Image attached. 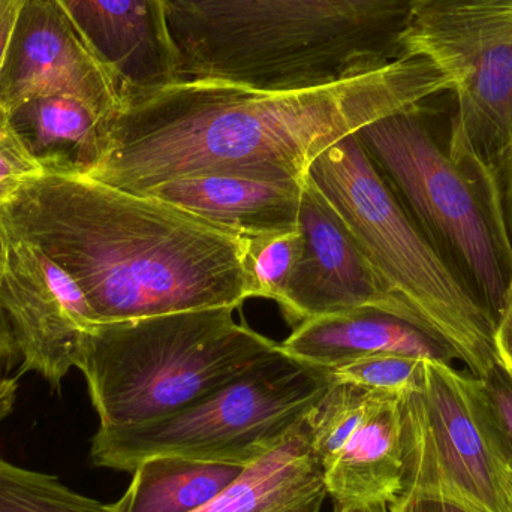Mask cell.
Segmentation results:
<instances>
[{"label":"cell","instance_id":"cell-1","mask_svg":"<svg viewBox=\"0 0 512 512\" xmlns=\"http://www.w3.org/2000/svg\"><path fill=\"white\" fill-rule=\"evenodd\" d=\"M453 87L423 56L306 89L180 78L123 99L86 176L134 194L201 173L303 180L334 144Z\"/></svg>","mask_w":512,"mask_h":512},{"label":"cell","instance_id":"cell-2","mask_svg":"<svg viewBox=\"0 0 512 512\" xmlns=\"http://www.w3.org/2000/svg\"><path fill=\"white\" fill-rule=\"evenodd\" d=\"M0 231L57 262L98 324L252 298L245 237L87 176L30 179L0 206Z\"/></svg>","mask_w":512,"mask_h":512},{"label":"cell","instance_id":"cell-3","mask_svg":"<svg viewBox=\"0 0 512 512\" xmlns=\"http://www.w3.org/2000/svg\"><path fill=\"white\" fill-rule=\"evenodd\" d=\"M180 78L324 86L403 57L427 0H165Z\"/></svg>","mask_w":512,"mask_h":512},{"label":"cell","instance_id":"cell-4","mask_svg":"<svg viewBox=\"0 0 512 512\" xmlns=\"http://www.w3.org/2000/svg\"><path fill=\"white\" fill-rule=\"evenodd\" d=\"M233 307L95 324L80 370L99 429L161 420L283 355Z\"/></svg>","mask_w":512,"mask_h":512},{"label":"cell","instance_id":"cell-5","mask_svg":"<svg viewBox=\"0 0 512 512\" xmlns=\"http://www.w3.org/2000/svg\"><path fill=\"white\" fill-rule=\"evenodd\" d=\"M432 98L357 132L412 221L469 294L498 319L512 282V248L492 168L436 131Z\"/></svg>","mask_w":512,"mask_h":512},{"label":"cell","instance_id":"cell-6","mask_svg":"<svg viewBox=\"0 0 512 512\" xmlns=\"http://www.w3.org/2000/svg\"><path fill=\"white\" fill-rule=\"evenodd\" d=\"M309 177L412 324L447 343L472 376L487 375L496 364L495 322L412 221L357 134L325 150Z\"/></svg>","mask_w":512,"mask_h":512},{"label":"cell","instance_id":"cell-7","mask_svg":"<svg viewBox=\"0 0 512 512\" xmlns=\"http://www.w3.org/2000/svg\"><path fill=\"white\" fill-rule=\"evenodd\" d=\"M330 385L327 370L283 352L176 414L98 429L90 459L98 468L129 474L155 457L251 468L298 429Z\"/></svg>","mask_w":512,"mask_h":512},{"label":"cell","instance_id":"cell-8","mask_svg":"<svg viewBox=\"0 0 512 512\" xmlns=\"http://www.w3.org/2000/svg\"><path fill=\"white\" fill-rule=\"evenodd\" d=\"M402 51L453 80L450 135L492 168L512 144V0H427Z\"/></svg>","mask_w":512,"mask_h":512},{"label":"cell","instance_id":"cell-9","mask_svg":"<svg viewBox=\"0 0 512 512\" xmlns=\"http://www.w3.org/2000/svg\"><path fill=\"white\" fill-rule=\"evenodd\" d=\"M408 493L450 499L474 512L510 510V466L499 450L475 376L426 361L423 388L409 394Z\"/></svg>","mask_w":512,"mask_h":512},{"label":"cell","instance_id":"cell-10","mask_svg":"<svg viewBox=\"0 0 512 512\" xmlns=\"http://www.w3.org/2000/svg\"><path fill=\"white\" fill-rule=\"evenodd\" d=\"M409 394L331 382L304 417L310 451L336 507H384L405 493Z\"/></svg>","mask_w":512,"mask_h":512},{"label":"cell","instance_id":"cell-11","mask_svg":"<svg viewBox=\"0 0 512 512\" xmlns=\"http://www.w3.org/2000/svg\"><path fill=\"white\" fill-rule=\"evenodd\" d=\"M5 265L0 277V312L11 322L21 373L41 375L54 391L72 367H80L96 322L78 283L35 246L3 233Z\"/></svg>","mask_w":512,"mask_h":512},{"label":"cell","instance_id":"cell-12","mask_svg":"<svg viewBox=\"0 0 512 512\" xmlns=\"http://www.w3.org/2000/svg\"><path fill=\"white\" fill-rule=\"evenodd\" d=\"M69 96L111 120L123 92L107 66L78 35L54 0H26L0 71V105Z\"/></svg>","mask_w":512,"mask_h":512},{"label":"cell","instance_id":"cell-13","mask_svg":"<svg viewBox=\"0 0 512 512\" xmlns=\"http://www.w3.org/2000/svg\"><path fill=\"white\" fill-rule=\"evenodd\" d=\"M298 228L304 239L303 254L279 304L291 324L354 309L381 310L412 324L405 307L309 176L304 183Z\"/></svg>","mask_w":512,"mask_h":512},{"label":"cell","instance_id":"cell-14","mask_svg":"<svg viewBox=\"0 0 512 512\" xmlns=\"http://www.w3.org/2000/svg\"><path fill=\"white\" fill-rule=\"evenodd\" d=\"M90 50L131 93L180 80L165 0H54Z\"/></svg>","mask_w":512,"mask_h":512},{"label":"cell","instance_id":"cell-15","mask_svg":"<svg viewBox=\"0 0 512 512\" xmlns=\"http://www.w3.org/2000/svg\"><path fill=\"white\" fill-rule=\"evenodd\" d=\"M306 179H268L239 173L189 174L140 194L173 204L222 230L251 239L298 228Z\"/></svg>","mask_w":512,"mask_h":512},{"label":"cell","instance_id":"cell-16","mask_svg":"<svg viewBox=\"0 0 512 512\" xmlns=\"http://www.w3.org/2000/svg\"><path fill=\"white\" fill-rule=\"evenodd\" d=\"M288 357L330 370L369 355L396 354L451 363L447 343L406 319L375 309H354L313 316L295 325L280 345Z\"/></svg>","mask_w":512,"mask_h":512},{"label":"cell","instance_id":"cell-17","mask_svg":"<svg viewBox=\"0 0 512 512\" xmlns=\"http://www.w3.org/2000/svg\"><path fill=\"white\" fill-rule=\"evenodd\" d=\"M325 499L303 420L280 447L246 469L212 504L195 512H322Z\"/></svg>","mask_w":512,"mask_h":512},{"label":"cell","instance_id":"cell-18","mask_svg":"<svg viewBox=\"0 0 512 512\" xmlns=\"http://www.w3.org/2000/svg\"><path fill=\"white\" fill-rule=\"evenodd\" d=\"M11 119L44 174L86 176L104 155L110 120L78 99H33L12 111Z\"/></svg>","mask_w":512,"mask_h":512},{"label":"cell","instance_id":"cell-19","mask_svg":"<svg viewBox=\"0 0 512 512\" xmlns=\"http://www.w3.org/2000/svg\"><path fill=\"white\" fill-rule=\"evenodd\" d=\"M246 469L155 457L132 472L128 490L110 512H195L227 492Z\"/></svg>","mask_w":512,"mask_h":512},{"label":"cell","instance_id":"cell-20","mask_svg":"<svg viewBox=\"0 0 512 512\" xmlns=\"http://www.w3.org/2000/svg\"><path fill=\"white\" fill-rule=\"evenodd\" d=\"M0 512H110V505L74 492L54 475L0 457Z\"/></svg>","mask_w":512,"mask_h":512},{"label":"cell","instance_id":"cell-21","mask_svg":"<svg viewBox=\"0 0 512 512\" xmlns=\"http://www.w3.org/2000/svg\"><path fill=\"white\" fill-rule=\"evenodd\" d=\"M246 240L252 298H268L282 303L286 286L303 254L304 239L300 228Z\"/></svg>","mask_w":512,"mask_h":512},{"label":"cell","instance_id":"cell-22","mask_svg":"<svg viewBox=\"0 0 512 512\" xmlns=\"http://www.w3.org/2000/svg\"><path fill=\"white\" fill-rule=\"evenodd\" d=\"M426 361L406 355L379 354L327 370L331 382L387 393H417L423 388Z\"/></svg>","mask_w":512,"mask_h":512},{"label":"cell","instance_id":"cell-23","mask_svg":"<svg viewBox=\"0 0 512 512\" xmlns=\"http://www.w3.org/2000/svg\"><path fill=\"white\" fill-rule=\"evenodd\" d=\"M42 174L44 168L18 134L11 113L0 105V206Z\"/></svg>","mask_w":512,"mask_h":512},{"label":"cell","instance_id":"cell-24","mask_svg":"<svg viewBox=\"0 0 512 512\" xmlns=\"http://www.w3.org/2000/svg\"><path fill=\"white\" fill-rule=\"evenodd\" d=\"M475 381L490 429L512 469V378L496 363L487 375Z\"/></svg>","mask_w":512,"mask_h":512},{"label":"cell","instance_id":"cell-25","mask_svg":"<svg viewBox=\"0 0 512 512\" xmlns=\"http://www.w3.org/2000/svg\"><path fill=\"white\" fill-rule=\"evenodd\" d=\"M495 360L502 369L512 370V282L493 328Z\"/></svg>","mask_w":512,"mask_h":512},{"label":"cell","instance_id":"cell-26","mask_svg":"<svg viewBox=\"0 0 512 512\" xmlns=\"http://www.w3.org/2000/svg\"><path fill=\"white\" fill-rule=\"evenodd\" d=\"M499 209L512 248V144L492 167Z\"/></svg>","mask_w":512,"mask_h":512},{"label":"cell","instance_id":"cell-27","mask_svg":"<svg viewBox=\"0 0 512 512\" xmlns=\"http://www.w3.org/2000/svg\"><path fill=\"white\" fill-rule=\"evenodd\" d=\"M390 512H474L450 499L408 493L388 508Z\"/></svg>","mask_w":512,"mask_h":512},{"label":"cell","instance_id":"cell-28","mask_svg":"<svg viewBox=\"0 0 512 512\" xmlns=\"http://www.w3.org/2000/svg\"><path fill=\"white\" fill-rule=\"evenodd\" d=\"M24 3L26 0H0V71Z\"/></svg>","mask_w":512,"mask_h":512},{"label":"cell","instance_id":"cell-29","mask_svg":"<svg viewBox=\"0 0 512 512\" xmlns=\"http://www.w3.org/2000/svg\"><path fill=\"white\" fill-rule=\"evenodd\" d=\"M18 378H0V421L11 414L17 397Z\"/></svg>","mask_w":512,"mask_h":512},{"label":"cell","instance_id":"cell-30","mask_svg":"<svg viewBox=\"0 0 512 512\" xmlns=\"http://www.w3.org/2000/svg\"><path fill=\"white\" fill-rule=\"evenodd\" d=\"M15 349L14 339H12L11 330L9 328H0V378L3 376V369L5 364L14 358Z\"/></svg>","mask_w":512,"mask_h":512},{"label":"cell","instance_id":"cell-31","mask_svg":"<svg viewBox=\"0 0 512 512\" xmlns=\"http://www.w3.org/2000/svg\"><path fill=\"white\" fill-rule=\"evenodd\" d=\"M333 512H390V511H388V507H384V505H381V507H349V508L336 507V505H334Z\"/></svg>","mask_w":512,"mask_h":512},{"label":"cell","instance_id":"cell-32","mask_svg":"<svg viewBox=\"0 0 512 512\" xmlns=\"http://www.w3.org/2000/svg\"><path fill=\"white\" fill-rule=\"evenodd\" d=\"M6 256V240L3 234L0 233V277H2L3 265H5Z\"/></svg>","mask_w":512,"mask_h":512},{"label":"cell","instance_id":"cell-33","mask_svg":"<svg viewBox=\"0 0 512 512\" xmlns=\"http://www.w3.org/2000/svg\"><path fill=\"white\" fill-rule=\"evenodd\" d=\"M508 487H510V510L508 512H512V469L508 472Z\"/></svg>","mask_w":512,"mask_h":512},{"label":"cell","instance_id":"cell-34","mask_svg":"<svg viewBox=\"0 0 512 512\" xmlns=\"http://www.w3.org/2000/svg\"><path fill=\"white\" fill-rule=\"evenodd\" d=\"M5 327V322H3L2 312H0V328Z\"/></svg>","mask_w":512,"mask_h":512},{"label":"cell","instance_id":"cell-35","mask_svg":"<svg viewBox=\"0 0 512 512\" xmlns=\"http://www.w3.org/2000/svg\"><path fill=\"white\" fill-rule=\"evenodd\" d=\"M504 370H505V369H504ZM505 372H507V373H508V375H510V376H511V378H512V370H505Z\"/></svg>","mask_w":512,"mask_h":512}]
</instances>
